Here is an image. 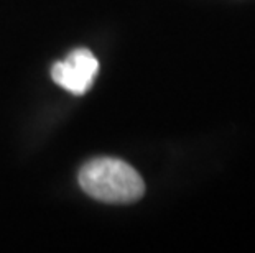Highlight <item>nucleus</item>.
Listing matches in <instances>:
<instances>
[{"label": "nucleus", "instance_id": "1", "mask_svg": "<svg viewBox=\"0 0 255 253\" xmlns=\"http://www.w3.org/2000/svg\"><path fill=\"white\" fill-rule=\"evenodd\" d=\"M79 184L86 194L109 204L138 201L145 192V182L135 168L116 158H97L79 171Z\"/></svg>", "mask_w": 255, "mask_h": 253}, {"label": "nucleus", "instance_id": "2", "mask_svg": "<svg viewBox=\"0 0 255 253\" xmlns=\"http://www.w3.org/2000/svg\"><path fill=\"white\" fill-rule=\"evenodd\" d=\"M99 71V61L86 48H78L51 69L53 81L73 94H86Z\"/></svg>", "mask_w": 255, "mask_h": 253}]
</instances>
